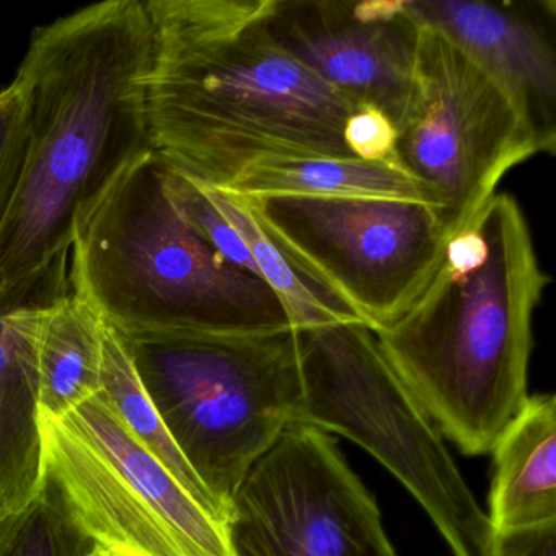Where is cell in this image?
Here are the masks:
<instances>
[{
  "mask_svg": "<svg viewBox=\"0 0 556 556\" xmlns=\"http://www.w3.org/2000/svg\"><path fill=\"white\" fill-rule=\"evenodd\" d=\"M144 0H106L31 34L24 167L0 224V299L71 255L115 185L152 152Z\"/></svg>",
  "mask_w": 556,
  "mask_h": 556,
  "instance_id": "cell-1",
  "label": "cell"
},
{
  "mask_svg": "<svg viewBox=\"0 0 556 556\" xmlns=\"http://www.w3.org/2000/svg\"><path fill=\"white\" fill-rule=\"evenodd\" d=\"M220 191L242 200L269 197L382 198L415 201L432 207L428 191L399 165L361 159L263 161Z\"/></svg>",
  "mask_w": 556,
  "mask_h": 556,
  "instance_id": "cell-15",
  "label": "cell"
},
{
  "mask_svg": "<svg viewBox=\"0 0 556 556\" xmlns=\"http://www.w3.org/2000/svg\"><path fill=\"white\" fill-rule=\"evenodd\" d=\"M45 473L77 529L115 556H237L229 526L126 429L102 393L41 413Z\"/></svg>",
  "mask_w": 556,
  "mask_h": 556,
  "instance_id": "cell-7",
  "label": "cell"
},
{
  "mask_svg": "<svg viewBox=\"0 0 556 556\" xmlns=\"http://www.w3.org/2000/svg\"><path fill=\"white\" fill-rule=\"evenodd\" d=\"M71 292L70 255L0 299V522L27 509L47 480L38 344L51 308Z\"/></svg>",
  "mask_w": 556,
  "mask_h": 556,
  "instance_id": "cell-13",
  "label": "cell"
},
{
  "mask_svg": "<svg viewBox=\"0 0 556 556\" xmlns=\"http://www.w3.org/2000/svg\"><path fill=\"white\" fill-rule=\"evenodd\" d=\"M273 40L357 106L402 126L413 96L419 25L406 0H271Z\"/></svg>",
  "mask_w": 556,
  "mask_h": 556,
  "instance_id": "cell-11",
  "label": "cell"
},
{
  "mask_svg": "<svg viewBox=\"0 0 556 556\" xmlns=\"http://www.w3.org/2000/svg\"><path fill=\"white\" fill-rule=\"evenodd\" d=\"M103 399L112 406L123 425L135 435L136 441L148 448L181 484L185 490L217 519L229 526L226 514L214 500L213 494L201 483L181 455L180 448L165 428L154 403L149 399L135 364L119 334L105 324L103 343Z\"/></svg>",
  "mask_w": 556,
  "mask_h": 556,
  "instance_id": "cell-18",
  "label": "cell"
},
{
  "mask_svg": "<svg viewBox=\"0 0 556 556\" xmlns=\"http://www.w3.org/2000/svg\"><path fill=\"white\" fill-rule=\"evenodd\" d=\"M28 135V87L24 77L0 89V224L17 187Z\"/></svg>",
  "mask_w": 556,
  "mask_h": 556,
  "instance_id": "cell-20",
  "label": "cell"
},
{
  "mask_svg": "<svg viewBox=\"0 0 556 556\" xmlns=\"http://www.w3.org/2000/svg\"><path fill=\"white\" fill-rule=\"evenodd\" d=\"M301 402L294 422L346 435L425 507L454 556H488L491 526L442 434L364 324L295 330Z\"/></svg>",
  "mask_w": 556,
  "mask_h": 556,
  "instance_id": "cell-6",
  "label": "cell"
},
{
  "mask_svg": "<svg viewBox=\"0 0 556 556\" xmlns=\"http://www.w3.org/2000/svg\"><path fill=\"white\" fill-rule=\"evenodd\" d=\"M542 152L545 146L503 87L444 35L419 25L395 164L428 191L444 242L477 219L514 167Z\"/></svg>",
  "mask_w": 556,
  "mask_h": 556,
  "instance_id": "cell-8",
  "label": "cell"
},
{
  "mask_svg": "<svg viewBox=\"0 0 556 556\" xmlns=\"http://www.w3.org/2000/svg\"><path fill=\"white\" fill-rule=\"evenodd\" d=\"M105 321L76 292L61 299L45 320L38 344L41 413L63 418L102 392Z\"/></svg>",
  "mask_w": 556,
  "mask_h": 556,
  "instance_id": "cell-16",
  "label": "cell"
},
{
  "mask_svg": "<svg viewBox=\"0 0 556 556\" xmlns=\"http://www.w3.org/2000/svg\"><path fill=\"white\" fill-rule=\"evenodd\" d=\"M548 285L519 201L496 193L448 240L421 294L374 331L393 372L464 454L493 451L529 400L533 314Z\"/></svg>",
  "mask_w": 556,
  "mask_h": 556,
  "instance_id": "cell-3",
  "label": "cell"
},
{
  "mask_svg": "<svg viewBox=\"0 0 556 556\" xmlns=\"http://www.w3.org/2000/svg\"><path fill=\"white\" fill-rule=\"evenodd\" d=\"M152 25L146 106L152 151L201 187L263 161L356 159V105L269 35L271 0H144Z\"/></svg>",
  "mask_w": 556,
  "mask_h": 556,
  "instance_id": "cell-2",
  "label": "cell"
},
{
  "mask_svg": "<svg viewBox=\"0 0 556 556\" xmlns=\"http://www.w3.org/2000/svg\"><path fill=\"white\" fill-rule=\"evenodd\" d=\"M491 533L556 522V400L529 396L493 448Z\"/></svg>",
  "mask_w": 556,
  "mask_h": 556,
  "instance_id": "cell-14",
  "label": "cell"
},
{
  "mask_svg": "<svg viewBox=\"0 0 556 556\" xmlns=\"http://www.w3.org/2000/svg\"><path fill=\"white\" fill-rule=\"evenodd\" d=\"M242 201L294 265L346 302L372 331L392 324L421 294L447 245L432 207L415 201Z\"/></svg>",
  "mask_w": 556,
  "mask_h": 556,
  "instance_id": "cell-9",
  "label": "cell"
},
{
  "mask_svg": "<svg viewBox=\"0 0 556 556\" xmlns=\"http://www.w3.org/2000/svg\"><path fill=\"white\" fill-rule=\"evenodd\" d=\"M488 556H556V522L493 532Z\"/></svg>",
  "mask_w": 556,
  "mask_h": 556,
  "instance_id": "cell-22",
  "label": "cell"
},
{
  "mask_svg": "<svg viewBox=\"0 0 556 556\" xmlns=\"http://www.w3.org/2000/svg\"><path fill=\"white\" fill-rule=\"evenodd\" d=\"M201 188L245 243L260 279L278 295L291 317L294 330L333 324H363L346 302L302 271L269 239L245 201L216 188Z\"/></svg>",
  "mask_w": 556,
  "mask_h": 556,
  "instance_id": "cell-17",
  "label": "cell"
},
{
  "mask_svg": "<svg viewBox=\"0 0 556 556\" xmlns=\"http://www.w3.org/2000/svg\"><path fill=\"white\" fill-rule=\"evenodd\" d=\"M96 548L48 480L27 509L0 522V556H87Z\"/></svg>",
  "mask_w": 556,
  "mask_h": 556,
  "instance_id": "cell-19",
  "label": "cell"
},
{
  "mask_svg": "<svg viewBox=\"0 0 556 556\" xmlns=\"http://www.w3.org/2000/svg\"><path fill=\"white\" fill-rule=\"evenodd\" d=\"M119 338L165 428L230 522L247 475L294 422L302 393L295 330Z\"/></svg>",
  "mask_w": 556,
  "mask_h": 556,
  "instance_id": "cell-5",
  "label": "cell"
},
{
  "mask_svg": "<svg viewBox=\"0 0 556 556\" xmlns=\"http://www.w3.org/2000/svg\"><path fill=\"white\" fill-rule=\"evenodd\" d=\"M164 168L154 151L146 155L84 224L71 250L74 292L122 337L294 330L271 288L178 213Z\"/></svg>",
  "mask_w": 556,
  "mask_h": 556,
  "instance_id": "cell-4",
  "label": "cell"
},
{
  "mask_svg": "<svg viewBox=\"0 0 556 556\" xmlns=\"http://www.w3.org/2000/svg\"><path fill=\"white\" fill-rule=\"evenodd\" d=\"M87 556H115V555H110V553L103 552V549L96 548V549H93L92 553H89V555H87Z\"/></svg>",
  "mask_w": 556,
  "mask_h": 556,
  "instance_id": "cell-23",
  "label": "cell"
},
{
  "mask_svg": "<svg viewBox=\"0 0 556 556\" xmlns=\"http://www.w3.org/2000/svg\"><path fill=\"white\" fill-rule=\"evenodd\" d=\"M344 141L351 154L361 161L396 165L395 126L374 106H357L344 126Z\"/></svg>",
  "mask_w": 556,
  "mask_h": 556,
  "instance_id": "cell-21",
  "label": "cell"
},
{
  "mask_svg": "<svg viewBox=\"0 0 556 556\" xmlns=\"http://www.w3.org/2000/svg\"><path fill=\"white\" fill-rule=\"evenodd\" d=\"M555 9V2L406 0L416 24L444 35L503 87L549 155L556 142Z\"/></svg>",
  "mask_w": 556,
  "mask_h": 556,
  "instance_id": "cell-12",
  "label": "cell"
},
{
  "mask_svg": "<svg viewBox=\"0 0 556 556\" xmlns=\"http://www.w3.org/2000/svg\"><path fill=\"white\" fill-rule=\"evenodd\" d=\"M237 556H399L337 442L292 422L232 501Z\"/></svg>",
  "mask_w": 556,
  "mask_h": 556,
  "instance_id": "cell-10",
  "label": "cell"
}]
</instances>
